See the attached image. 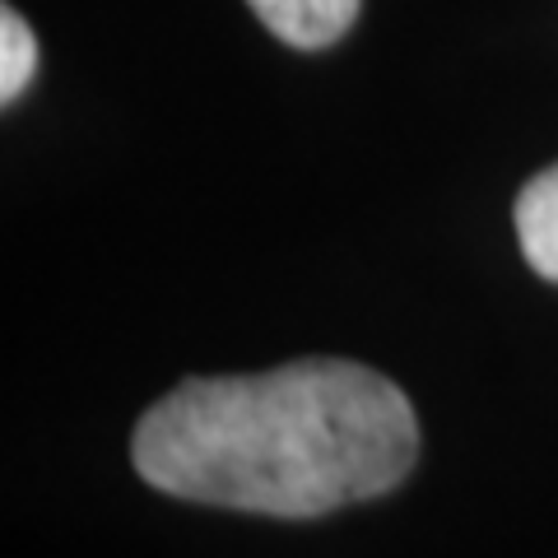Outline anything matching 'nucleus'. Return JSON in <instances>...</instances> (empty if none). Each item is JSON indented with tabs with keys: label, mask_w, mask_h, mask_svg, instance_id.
Listing matches in <instances>:
<instances>
[{
	"label": "nucleus",
	"mask_w": 558,
	"mask_h": 558,
	"mask_svg": "<svg viewBox=\"0 0 558 558\" xmlns=\"http://www.w3.org/2000/svg\"><path fill=\"white\" fill-rule=\"evenodd\" d=\"M247 5L279 43L299 51H317L344 38L349 24L359 20L363 0H247Z\"/></svg>",
	"instance_id": "2"
},
{
	"label": "nucleus",
	"mask_w": 558,
	"mask_h": 558,
	"mask_svg": "<svg viewBox=\"0 0 558 558\" xmlns=\"http://www.w3.org/2000/svg\"><path fill=\"white\" fill-rule=\"evenodd\" d=\"M418 457L405 391L349 359L191 377L140 418L131 461L159 494L260 517H322L396 488Z\"/></svg>",
	"instance_id": "1"
},
{
	"label": "nucleus",
	"mask_w": 558,
	"mask_h": 558,
	"mask_svg": "<svg viewBox=\"0 0 558 558\" xmlns=\"http://www.w3.org/2000/svg\"><path fill=\"white\" fill-rule=\"evenodd\" d=\"M512 219H517V242H521V252H526L531 270L558 284V163L535 172V178L521 186Z\"/></svg>",
	"instance_id": "3"
},
{
	"label": "nucleus",
	"mask_w": 558,
	"mask_h": 558,
	"mask_svg": "<svg viewBox=\"0 0 558 558\" xmlns=\"http://www.w3.org/2000/svg\"><path fill=\"white\" fill-rule=\"evenodd\" d=\"M33 70H38V43H33V28L20 20V10L5 5V14H0V98L5 102L20 98L28 89Z\"/></svg>",
	"instance_id": "4"
}]
</instances>
